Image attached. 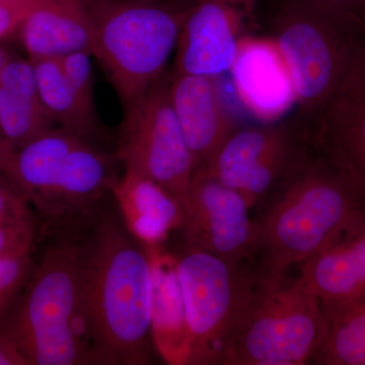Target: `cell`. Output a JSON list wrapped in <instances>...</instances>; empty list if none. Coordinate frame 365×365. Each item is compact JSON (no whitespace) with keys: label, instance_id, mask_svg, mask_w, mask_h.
Listing matches in <instances>:
<instances>
[{"label":"cell","instance_id":"44dd1931","mask_svg":"<svg viewBox=\"0 0 365 365\" xmlns=\"http://www.w3.org/2000/svg\"><path fill=\"white\" fill-rule=\"evenodd\" d=\"M53 124L41 98L0 86V128L14 150L51 130Z\"/></svg>","mask_w":365,"mask_h":365},{"label":"cell","instance_id":"ba28073f","mask_svg":"<svg viewBox=\"0 0 365 365\" xmlns=\"http://www.w3.org/2000/svg\"><path fill=\"white\" fill-rule=\"evenodd\" d=\"M326 329L318 297L299 279L258 281L252 306L222 365H302L316 354Z\"/></svg>","mask_w":365,"mask_h":365},{"label":"cell","instance_id":"7a4b0ae2","mask_svg":"<svg viewBox=\"0 0 365 365\" xmlns=\"http://www.w3.org/2000/svg\"><path fill=\"white\" fill-rule=\"evenodd\" d=\"M115 153L52 128L14 153L4 176L29 204L41 240L81 242L116 197Z\"/></svg>","mask_w":365,"mask_h":365},{"label":"cell","instance_id":"ac0fdd59","mask_svg":"<svg viewBox=\"0 0 365 365\" xmlns=\"http://www.w3.org/2000/svg\"><path fill=\"white\" fill-rule=\"evenodd\" d=\"M153 335L155 351L169 364L186 365L188 329L173 254L153 249Z\"/></svg>","mask_w":365,"mask_h":365},{"label":"cell","instance_id":"7402d4cb","mask_svg":"<svg viewBox=\"0 0 365 365\" xmlns=\"http://www.w3.org/2000/svg\"><path fill=\"white\" fill-rule=\"evenodd\" d=\"M40 240L35 215L0 222V259L32 256Z\"/></svg>","mask_w":365,"mask_h":365},{"label":"cell","instance_id":"277c9868","mask_svg":"<svg viewBox=\"0 0 365 365\" xmlns=\"http://www.w3.org/2000/svg\"><path fill=\"white\" fill-rule=\"evenodd\" d=\"M78 242L49 241L0 322V337L28 365H96L81 311Z\"/></svg>","mask_w":365,"mask_h":365},{"label":"cell","instance_id":"4316f807","mask_svg":"<svg viewBox=\"0 0 365 365\" xmlns=\"http://www.w3.org/2000/svg\"><path fill=\"white\" fill-rule=\"evenodd\" d=\"M34 215L29 204L0 174V222Z\"/></svg>","mask_w":365,"mask_h":365},{"label":"cell","instance_id":"9a60e30c","mask_svg":"<svg viewBox=\"0 0 365 365\" xmlns=\"http://www.w3.org/2000/svg\"><path fill=\"white\" fill-rule=\"evenodd\" d=\"M230 72L242 106L264 123L282 119L295 106L292 79L270 38L251 35L242 41Z\"/></svg>","mask_w":365,"mask_h":365},{"label":"cell","instance_id":"603a6c76","mask_svg":"<svg viewBox=\"0 0 365 365\" xmlns=\"http://www.w3.org/2000/svg\"><path fill=\"white\" fill-rule=\"evenodd\" d=\"M35 266L33 255L0 259V322L26 287Z\"/></svg>","mask_w":365,"mask_h":365},{"label":"cell","instance_id":"5bb4252c","mask_svg":"<svg viewBox=\"0 0 365 365\" xmlns=\"http://www.w3.org/2000/svg\"><path fill=\"white\" fill-rule=\"evenodd\" d=\"M170 98L197 170L240 125L223 100L220 78L174 72Z\"/></svg>","mask_w":365,"mask_h":365},{"label":"cell","instance_id":"d4e9b609","mask_svg":"<svg viewBox=\"0 0 365 365\" xmlns=\"http://www.w3.org/2000/svg\"><path fill=\"white\" fill-rule=\"evenodd\" d=\"M312 4L365 32V0H294Z\"/></svg>","mask_w":365,"mask_h":365},{"label":"cell","instance_id":"8fae6325","mask_svg":"<svg viewBox=\"0 0 365 365\" xmlns=\"http://www.w3.org/2000/svg\"><path fill=\"white\" fill-rule=\"evenodd\" d=\"M248 204L235 190L195 170L179 199L175 230L182 246L201 250L232 262H252L255 223Z\"/></svg>","mask_w":365,"mask_h":365},{"label":"cell","instance_id":"6da1fadb","mask_svg":"<svg viewBox=\"0 0 365 365\" xmlns=\"http://www.w3.org/2000/svg\"><path fill=\"white\" fill-rule=\"evenodd\" d=\"M153 249L117 197L78 242L81 311L96 365L153 364Z\"/></svg>","mask_w":365,"mask_h":365},{"label":"cell","instance_id":"cb8c5ba5","mask_svg":"<svg viewBox=\"0 0 365 365\" xmlns=\"http://www.w3.org/2000/svg\"><path fill=\"white\" fill-rule=\"evenodd\" d=\"M88 52H74L58 57L60 66L69 83L91 109L96 110L95 81Z\"/></svg>","mask_w":365,"mask_h":365},{"label":"cell","instance_id":"2e32d148","mask_svg":"<svg viewBox=\"0 0 365 365\" xmlns=\"http://www.w3.org/2000/svg\"><path fill=\"white\" fill-rule=\"evenodd\" d=\"M299 271L297 279L325 314L365 299V222L300 264Z\"/></svg>","mask_w":365,"mask_h":365},{"label":"cell","instance_id":"52a82bcc","mask_svg":"<svg viewBox=\"0 0 365 365\" xmlns=\"http://www.w3.org/2000/svg\"><path fill=\"white\" fill-rule=\"evenodd\" d=\"M173 256L188 329L186 365H222L256 292L253 263L184 246Z\"/></svg>","mask_w":365,"mask_h":365},{"label":"cell","instance_id":"e0dca14e","mask_svg":"<svg viewBox=\"0 0 365 365\" xmlns=\"http://www.w3.org/2000/svg\"><path fill=\"white\" fill-rule=\"evenodd\" d=\"M29 59L95 54V31L86 0H42L19 28Z\"/></svg>","mask_w":365,"mask_h":365},{"label":"cell","instance_id":"4fadbf2b","mask_svg":"<svg viewBox=\"0 0 365 365\" xmlns=\"http://www.w3.org/2000/svg\"><path fill=\"white\" fill-rule=\"evenodd\" d=\"M314 150L365 201V43L312 124Z\"/></svg>","mask_w":365,"mask_h":365},{"label":"cell","instance_id":"30bf717a","mask_svg":"<svg viewBox=\"0 0 365 365\" xmlns=\"http://www.w3.org/2000/svg\"><path fill=\"white\" fill-rule=\"evenodd\" d=\"M170 81L163 74L125 108L115 155L124 174L155 182L179 200L196 167L170 103Z\"/></svg>","mask_w":365,"mask_h":365},{"label":"cell","instance_id":"484cf974","mask_svg":"<svg viewBox=\"0 0 365 365\" xmlns=\"http://www.w3.org/2000/svg\"><path fill=\"white\" fill-rule=\"evenodd\" d=\"M42 0H2L0 1V39L19 30L29 14Z\"/></svg>","mask_w":365,"mask_h":365},{"label":"cell","instance_id":"3957f363","mask_svg":"<svg viewBox=\"0 0 365 365\" xmlns=\"http://www.w3.org/2000/svg\"><path fill=\"white\" fill-rule=\"evenodd\" d=\"M254 218L258 281L275 284L346 232L365 222V201L325 158L309 155Z\"/></svg>","mask_w":365,"mask_h":365},{"label":"cell","instance_id":"7c38bea8","mask_svg":"<svg viewBox=\"0 0 365 365\" xmlns=\"http://www.w3.org/2000/svg\"><path fill=\"white\" fill-rule=\"evenodd\" d=\"M259 0H195L176 47L175 73L220 78L256 28Z\"/></svg>","mask_w":365,"mask_h":365},{"label":"cell","instance_id":"5b68a950","mask_svg":"<svg viewBox=\"0 0 365 365\" xmlns=\"http://www.w3.org/2000/svg\"><path fill=\"white\" fill-rule=\"evenodd\" d=\"M195 0H86L96 57L124 108L165 74L182 24Z\"/></svg>","mask_w":365,"mask_h":365},{"label":"cell","instance_id":"8992f818","mask_svg":"<svg viewBox=\"0 0 365 365\" xmlns=\"http://www.w3.org/2000/svg\"><path fill=\"white\" fill-rule=\"evenodd\" d=\"M269 31L292 79L295 115L312 127L356 58L365 32L294 0H280Z\"/></svg>","mask_w":365,"mask_h":365},{"label":"cell","instance_id":"83f0119b","mask_svg":"<svg viewBox=\"0 0 365 365\" xmlns=\"http://www.w3.org/2000/svg\"><path fill=\"white\" fill-rule=\"evenodd\" d=\"M0 365H28L20 353L0 337Z\"/></svg>","mask_w":365,"mask_h":365},{"label":"cell","instance_id":"4dcf8cb0","mask_svg":"<svg viewBox=\"0 0 365 365\" xmlns=\"http://www.w3.org/2000/svg\"><path fill=\"white\" fill-rule=\"evenodd\" d=\"M0 1H2V0H0Z\"/></svg>","mask_w":365,"mask_h":365},{"label":"cell","instance_id":"9c48e42d","mask_svg":"<svg viewBox=\"0 0 365 365\" xmlns=\"http://www.w3.org/2000/svg\"><path fill=\"white\" fill-rule=\"evenodd\" d=\"M311 143V126L297 115L258 126H239L197 170L239 192L252 210L264 204L309 155Z\"/></svg>","mask_w":365,"mask_h":365},{"label":"cell","instance_id":"f1b7e54d","mask_svg":"<svg viewBox=\"0 0 365 365\" xmlns=\"http://www.w3.org/2000/svg\"><path fill=\"white\" fill-rule=\"evenodd\" d=\"M16 153L11 148L6 138H4V134H2L1 128H0V174H4L11 163V160Z\"/></svg>","mask_w":365,"mask_h":365},{"label":"cell","instance_id":"f546056e","mask_svg":"<svg viewBox=\"0 0 365 365\" xmlns=\"http://www.w3.org/2000/svg\"><path fill=\"white\" fill-rule=\"evenodd\" d=\"M9 55L7 54L6 51H4V49H2L1 47H0V69H1V67L4 66V63L9 60Z\"/></svg>","mask_w":365,"mask_h":365},{"label":"cell","instance_id":"d6986e66","mask_svg":"<svg viewBox=\"0 0 365 365\" xmlns=\"http://www.w3.org/2000/svg\"><path fill=\"white\" fill-rule=\"evenodd\" d=\"M35 68L41 101L61 128L90 141L100 135L97 111L85 104L62 71L58 58L30 59Z\"/></svg>","mask_w":365,"mask_h":365},{"label":"cell","instance_id":"ffe728a7","mask_svg":"<svg viewBox=\"0 0 365 365\" xmlns=\"http://www.w3.org/2000/svg\"><path fill=\"white\" fill-rule=\"evenodd\" d=\"M325 317L323 340L312 361L321 365H365V299Z\"/></svg>","mask_w":365,"mask_h":365}]
</instances>
